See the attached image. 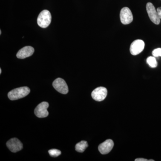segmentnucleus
Instances as JSON below:
<instances>
[{
    "instance_id": "nucleus-1",
    "label": "nucleus",
    "mask_w": 161,
    "mask_h": 161,
    "mask_svg": "<svg viewBox=\"0 0 161 161\" xmlns=\"http://www.w3.org/2000/svg\"><path fill=\"white\" fill-rule=\"evenodd\" d=\"M30 92V89L28 87H21L9 92L8 94V98L11 100H18L26 97Z\"/></svg>"
},
{
    "instance_id": "nucleus-2",
    "label": "nucleus",
    "mask_w": 161,
    "mask_h": 161,
    "mask_svg": "<svg viewBox=\"0 0 161 161\" xmlns=\"http://www.w3.org/2000/svg\"><path fill=\"white\" fill-rule=\"evenodd\" d=\"M52 16L50 12L47 10L41 11L37 18L38 25L42 28H46L51 22Z\"/></svg>"
},
{
    "instance_id": "nucleus-3",
    "label": "nucleus",
    "mask_w": 161,
    "mask_h": 161,
    "mask_svg": "<svg viewBox=\"0 0 161 161\" xmlns=\"http://www.w3.org/2000/svg\"><path fill=\"white\" fill-rule=\"evenodd\" d=\"M146 8L148 16L151 21L154 24L158 25L160 23L161 19L159 17L157 11L156 10L155 7L152 3H147Z\"/></svg>"
},
{
    "instance_id": "nucleus-4",
    "label": "nucleus",
    "mask_w": 161,
    "mask_h": 161,
    "mask_svg": "<svg viewBox=\"0 0 161 161\" xmlns=\"http://www.w3.org/2000/svg\"><path fill=\"white\" fill-rule=\"evenodd\" d=\"M49 104L47 102H43L39 104L35 110V114L39 118H45L49 115L47 108Z\"/></svg>"
},
{
    "instance_id": "nucleus-5",
    "label": "nucleus",
    "mask_w": 161,
    "mask_h": 161,
    "mask_svg": "<svg viewBox=\"0 0 161 161\" xmlns=\"http://www.w3.org/2000/svg\"><path fill=\"white\" fill-rule=\"evenodd\" d=\"M120 21L122 24L127 25L133 21V15L132 12L128 7L123 8L120 12Z\"/></svg>"
},
{
    "instance_id": "nucleus-6",
    "label": "nucleus",
    "mask_w": 161,
    "mask_h": 161,
    "mask_svg": "<svg viewBox=\"0 0 161 161\" xmlns=\"http://www.w3.org/2000/svg\"><path fill=\"white\" fill-rule=\"evenodd\" d=\"M54 88L61 94H67L69 92L68 86L65 80L61 78H58L55 80L53 84Z\"/></svg>"
},
{
    "instance_id": "nucleus-7",
    "label": "nucleus",
    "mask_w": 161,
    "mask_h": 161,
    "mask_svg": "<svg viewBox=\"0 0 161 161\" xmlns=\"http://www.w3.org/2000/svg\"><path fill=\"white\" fill-rule=\"evenodd\" d=\"M145 43L142 40H137L133 41L130 47V52L133 56L138 55L143 51L145 47Z\"/></svg>"
},
{
    "instance_id": "nucleus-8",
    "label": "nucleus",
    "mask_w": 161,
    "mask_h": 161,
    "mask_svg": "<svg viewBox=\"0 0 161 161\" xmlns=\"http://www.w3.org/2000/svg\"><path fill=\"white\" fill-rule=\"evenodd\" d=\"M108 91L104 87H98L92 92V98L96 101H102L106 98Z\"/></svg>"
},
{
    "instance_id": "nucleus-9",
    "label": "nucleus",
    "mask_w": 161,
    "mask_h": 161,
    "mask_svg": "<svg viewBox=\"0 0 161 161\" xmlns=\"http://www.w3.org/2000/svg\"><path fill=\"white\" fill-rule=\"evenodd\" d=\"M7 147L12 152L16 153L23 148V145L18 139L12 138L6 143Z\"/></svg>"
},
{
    "instance_id": "nucleus-10",
    "label": "nucleus",
    "mask_w": 161,
    "mask_h": 161,
    "mask_svg": "<svg viewBox=\"0 0 161 161\" xmlns=\"http://www.w3.org/2000/svg\"><path fill=\"white\" fill-rule=\"evenodd\" d=\"M114 147V142L112 140L108 139L98 146V149L102 154H106L111 152Z\"/></svg>"
},
{
    "instance_id": "nucleus-11",
    "label": "nucleus",
    "mask_w": 161,
    "mask_h": 161,
    "mask_svg": "<svg viewBox=\"0 0 161 161\" xmlns=\"http://www.w3.org/2000/svg\"><path fill=\"white\" fill-rule=\"evenodd\" d=\"M34 51V48L31 46L24 47L18 52L17 57L19 59H25L32 56Z\"/></svg>"
},
{
    "instance_id": "nucleus-12",
    "label": "nucleus",
    "mask_w": 161,
    "mask_h": 161,
    "mask_svg": "<svg viewBox=\"0 0 161 161\" xmlns=\"http://www.w3.org/2000/svg\"><path fill=\"white\" fill-rule=\"evenodd\" d=\"M88 147V144L86 141H82L76 144L75 150L77 152L83 153Z\"/></svg>"
},
{
    "instance_id": "nucleus-13",
    "label": "nucleus",
    "mask_w": 161,
    "mask_h": 161,
    "mask_svg": "<svg viewBox=\"0 0 161 161\" xmlns=\"http://www.w3.org/2000/svg\"><path fill=\"white\" fill-rule=\"evenodd\" d=\"M147 63L149 64L150 67L154 68L157 67L158 65L157 61L154 57H149L147 60Z\"/></svg>"
},
{
    "instance_id": "nucleus-14",
    "label": "nucleus",
    "mask_w": 161,
    "mask_h": 161,
    "mask_svg": "<svg viewBox=\"0 0 161 161\" xmlns=\"http://www.w3.org/2000/svg\"><path fill=\"white\" fill-rule=\"evenodd\" d=\"M50 155L53 157H57L61 154V151L57 149H52L48 151Z\"/></svg>"
},
{
    "instance_id": "nucleus-15",
    "label": "nucleus",
    "mask_w": 161,
    "mask_h": 161,
    "mask_svg": "<svg viewBox=\"0 0 161 161\" xmlns=\"http://www.w3.org/2000/svg\"><path fill=\"white\" fill-rule=\"evenodd\" d=\"M153 56L154 57H161V48H158L153 50L152 52Z\"/></svg>"
},
{
    "instance_id": "nucleus-16",
    "label": "nucleus",
    "mask_w": 161,
    "mask_h": 161,
    "mask_svg": "<svg viewBox=\"0 0 161 161\" xmlns=\"http://www.w3.org/2000/svg\"><path fill=\"white\" fill-rule=\"evenodd\" d=\"M157 11L159 17L160 19H161V7H158V8H157Z\"/></svg>"
},
{
    "instance_id": "nucleus-17",
    "label": "nucleus",
    "mask_w": 161,
    "mask_h": 161,
    "mask_svg": "<svg viewBox=\"0 0 161 161\" xmlns=\"http://www.w3.org/2000/svg\"><path fill=\"white\" fill-rule=\"evenodd\" d=\"M149 161L147 159L142 158H136L135 159V161Z\"/></svg>"
},
{
    "instance_id": "nucleus-18",
    "label": "nucleus",
    "mask_w": 161,
    "mask_h": 161,
    "mask_svg": "<svg viewBox=\"0 0 161 161\" xmlns=\"http://www.w3.org/2000/svg\"><path fill=\"white\" fill-rule=\"evenodd\" d=\"M2 74V69H0V74Z\"/></svg>"
},
{
    "instance_id": "nucleus-19",
    "label": "nucleus",
    "mask_w": 161,
    "mask_h": 161,
    "mask_svg": "<svg viewBox=\"0 0 161 161\" xmlns=\"http://www.w3.org/2000/svg\"><path fill=\"white\" fill-rule=\"evenodd\" d=\"M1 34H2V31H1V30L0 31V35H1Z\"/></svg>"
}]
</instances>
